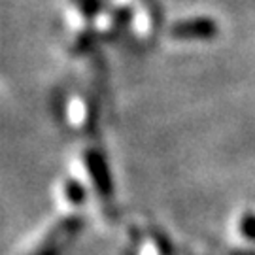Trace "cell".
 <instances>
[{"label":"cell","instance_id":"cell-1","mask_svg":"<svg viewBox=\"0 0 255 255\" xmlns=\"http://www.w3.org/2000/svg\"><path fill=\"white\" fill-rule=\"evenodd\" d=\"M82 216H68L55 225L32 255H61L66 244L83 229Z\"/></svg>","mask_w":255,"mask_h":255},{"label":"cell","instance_id":"cell-2","mask_svg":"<svg viewBox=\"0 0 255 255\" xmlns=\"http://www.w3.org/2000/svg\"><path fill=\"white\" fill-rule=\"evenodd\" d=\"M85 163H87V168H89V174H91L93 182H95L97 191L101 193L102 197H110L112 195V178H110L104 155L97 149H87Z\"/></svg>","mask_w":255,"mask_h":255},{"label":"cell","instance_id":"cell-3","mask_svg":"<svg viewBox=\"0 0 255 255\" xmlns=\"http://www.w3.org/2000/svg\"><path fill=\"white\" fill-rule=\"evenodd\" d=\"M212 23L208 21H193V23H182L174 28V36L189 38V36H208L212 34Z\"/></svg>","mask_w":255,"mask_h":255},{"label":"cell","instance_id":"cell-4","mask_svg":"<svg viewBox=\"0 0 255 255\" xmlns=\"http://www.w3.org/2000/svg\"><path fill=\"white\" fill-rule=\"evenodd\" d=\"M64 195H66V199L72 202V204H83L85 197H87V191H85V187L80 182L68 180L66 185H64Z\"/></svg>","mask_w":255,"mask_h":255},{"label":"cell","instance_id":"cell-5","mask_svg":"<svg viewBox=\"0 0 255 255\" xmlns=\"http://www.w3.org/2000/svg\"><path fill=\"white\" fill-rule=\"evenodd\" d=\"M76 4L80 6L83 15H87V17H93L99 11V8H101V0H78Z\"/></svg>","mask_w":255,"mask_h":255},{"label":"cell","instance_id":"cell-6","mask_svg":"<svg viewBox=\"0 0 255 255\" xmlns=\"http://www.w3.org/2000/svg\"><path fill=\"white\" fill-rule=\"evenodd\" d=\"M91 44H93V32H83L82 36L78 38V42H76V51L82 53L83 49L91 47Z\"/></svg>","mask_w":255,"mask_h":255}]
</instances>
